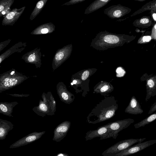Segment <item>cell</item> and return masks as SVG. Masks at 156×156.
Listing matches in <instances>:
<instances>
[{
	"mask_svg": "<svg viewBox=\"0 0 156 156\" xmlns=\"http://www.w3.org/2000/svg\"><path fill=\"white\" fill-rule=\"evenodd\" d=\"M140 80L142 81H146L145 101H147L151 97L156 95V75L154 74L148 75L146 73L141 77Z\"/></svg>",
	"mask_w": 156,
	"mask_h": 156,
	"instance_id": "6",
	"label": "cell"
},
{
	"mask_svg": "<svg viewBox=\"0 0 156 156\" xmlns=\"http://www.w3.org/2000/svg\"><path fill=\"white\" fill-rule=\"evenodd\" d=\"M96 69H88L84 70L82 71L81 78L83 80H86L90 76L96 71Z\"/></svg>",
	"mask_w": 156,
	"mask_h": 156,
	"instance_id": "21",
	"label": "cell"
},
{
	"mask_svg": "<svg viewBox=\"0 0 156 156\" xmlns=\"http://www.w3.org/2000/svg\"><path fill=\"white\" fill-rule=\"evenodd\" d=\"M151 37L150 36H144L143 38V40L144 41L148 42L151 40Z\"/></svg>",
	"mask_w": 156,
	"mask_h": 156,
	"instance_id": "30",
	"label": "cell"
},
{
	"mask_svg": "<svg viewBox=\"0 0 156 156\" xmlns=\"http://www.w3.org/2000/svg\"><path fill=\"white\" fill-rule=\"evenodd\" d=\"M134 122V119L128 118L109 122L106 125L110 131L111 137L115 139L120 131L127 128Z\"/></svg>",
	"mask_w": 156,
	"mask_h": 156,
	"instance_id": "5",
	"label": "cell"
},
{
	"mask_svg": "<svg viewBox=\"0 0 156 156\" xmlns=\"http://www.w3.org/2000/svg\"><path fill=\"white\" fill-rule=\"evenodd\" d=\"M27 46L26 42L20 41L16 43L0 55V64L5 59L15 53H21Z\"/></svg>",
	"mask_w": 156,
	"mask_h": 156,
	"instance_id": "12",
	"label": "cell"
},
{
	"mask_svg": "<svg viewBox=\"0 0 156 156\" xmlns=\"http://www.w3.org/2000/svg\"><path fill=\"white\" fill-rule=\"evenodd\" d=\"M38 108H39L41 111L44 112H47L48 110V107L47 105L43 102L39 104Z\"/></svg>",
	"mask_w": 156,
	"mask_h": 156,
	"instance_id": "25",
	"label": "cell"
},
{
	"mask_svg": "<svg viewBox=\"0 0 156 156\" xmlns=\"http://www.w3.org/2000/svg\"><path fill=\"white\" fill-rule=\"evenodd\" d=\"M72 50V45L70 44L64 46L56 51L52 60L53 70L59 67L70 57Z\"/></svg>",
	"mask_w": 156,
	"mask_h": 156,
	"instance_id": "4",
	"label": "cell"
},
{
	"mask_svg": "<svg viewBox=\"0 0 156 156\" xmlns=\"http://www.w3.org/2000/svg\"><path fill=\"white\" fill-rule=\"evenodd\" d=\"M156 110V101L152 105L148 112V114H151Z\"/></svg>",
	"mask_w": 156,
	"mask_h": 156,
	"instance_id": "27",
	"label": "cell"
},
{
	"mask_svg": "<svg viewBox=\"0 0 156 156\" xmlns=\"http://www.w3.org/2000/svg\"><path fill=\"white\" fill-rule=\"evenodd\" d=\"M25 8L26 7L24 6L20 9H13L8 14L3 17L2 25L13 26L22 15Z\"/></svg>",
	"mask_w": 156,
	"mask_h": 156,
	"instance_id": "10",
	"label": "cell"
},
{
	"mask_svg": "<svg viewBox=\"0 0 156 156\" xmlns=\"http://www.w3.org/2000/svg\"><path fill=\"white\" fill-rule=\"evenodd\" d=\"M146 139L145 138H131L120 141L106 149L102 153V155L103 156H114L134 144L143 142Z\"/></svg>",
	"mask_w": 156,
	"mask_h": 156,
	"instance_id": "3",
	"label": "cell"
},
{
	"mask_svg": "<svg viewBox=\"0 0 156 156\" xmlns=\"http://www.w3.org/2000/svg\"><path fill=\"white\" fill-rule=\"evenodd\" d=\"M55 27L52 23L41 24L37 27L30 33L33 35H40L50 34L55 30Z\"/></svg>",
	"mask_w": 156,
	"mask_h": 156,
	"instance_id": "15",
	"label": "cell"
},
{
	"mask_svg": "<svg viewBox=\"0 0 156 156\" xmlns=\"http://www.w3.org/2000/svg\"><path fill=\"white\" fill-rule=\"evenodd\" d=\"M118 107L114 96H105L90 114V117H93V121L90 123L96 124L109 119L115 116Z\"/></svg>",
	"mask_w": 156,
	"mask_h": 156,
	"instance_id": "1",
	"label": "cell"
},
{
	"mask_svg": "<svg viewBox=\"0 0 156 156\" xmlns=\"http://www.w3.org/2000/svg\"><path fill=\"white\" fill-rule=\"evenodd\" d=\"M54 156H69V155L66 153H59Z\"/></svg>",
	"mask_w": 156,
	"mask_h": 156,
	"instance_id": "31",
	"label": "cell"
},
{
	"mask_svg": "<svg viewBox=\"0 0 156 156\" xmlns=\"http://www.w3.org/2000/svg\"><path fill=\"white\" fill-rule=\"evenodd\" d=\"M60 95L63 100L66 101H69L70 100H71V97L72 96L71 94H70V93L66 90L62 91L60 93Z\"/></svg>",
	"mask_w": 156,
	"mask_h": 156,
	"instance_id": "22",
	"label": "cell"
},
{
	"mask_svg": "<svg viewBox=\"0 0 156 156\" xmlns=\"http://www.w3.org/2000/svg\"><path fill=\"white\" fill-rule=\"evenodd\" d=\"M11 40V39H8L5 41L0 42V52L9 44Z\"/></svg>",
	"mask_w": 156,
	"mask_h": 156,
	"instance_id": "23",
	"label": "cell"
},
{
	"mask_svg": "<svg viewBox=\"0 0 156 156\" xmlns=\"http://www.w3.org/2000/svg\"><path fill=\"white\" fill-rule=\"evenodd\" d=\"M14 0H0V17L5 16L11 11Z\"/></svg>",
	"mask_w": 156,
	"mask_h": 156,
	"instance_id": "17",
	"label": "cell"
},
{
	"mask_svg": "<svg viewBox=\"0 0 156 156\" xmlns=\"http://www.w3.org/2000/svg\"><path fill=\"white\" fill-rule=\"evenodd\" d=\"M156 143V140L138 142L135 145L131 146L114 156H127L140 151Z\"/></svg>",
	"mask_w": 156,
	"mask_h": 156,
	"instance_id": "7",
	"label": "cell"
},
{
	"mask_svg": "<svg viewBox=\"0 0 156 156\" xmlns=\"http://www.w3.org/2000/svg\"><path fill=\"white\" fill-rule=\"evenodd\" d=\"M113 15L115 17H120L122 16L121 12L120 10H115L113 12Z\"/></svg>",
	"mask_w": 156,
	"mask_h": 156,
	"instance_id": "28",
	"label": "cell"
},
{
	"mask_svg": "<svg viewBox=\"0 0 156 156\" xmlns=\"http://www.w3.org/2000/svg\"><path fill=\"white\" fill-rule=\"evenodd\" d=\"M48 1V0H41L37 2L30 14V20H33L39 14L45 5Z\"/></svg>",
	"mask_w": 156,
	"mask_h": 156,
	"instance_id": "18",
	"label": "cell"
},
{
	"mask_svg": "<svg viewBox=\"0 0 156 156\" xmlns=\"http://www.w3.org/2000/svg\"><path fill=\"white\" fill-rule=\"evenodd\" d=\"M153 17L155 20H156V14L155 13H154L153 15Z\"/></svg>",
	"mask_w": 156,
	"mask_h": 156,
	"instance_id": "32",
	"label": "cell"
},
{
	"mask_svg": "<svg viewBox=\"0 0 156 156\" xmlns=\"http://www.w3.org/2000/svg\"><path fill=\"white\" fill-rule=\"evenodd\" d=\"M18 104V103L16 101L0 102V113L9 117H13L12 115L13 108Z\"/></svg>",
	"mask_w": 156,
	"mask_h": 156,
	"instance_id": "16",
	"label": "cell"
},
{
	"mask_svg": "<svg viewBox=\"0 0 156 156\" xmlns=\"http://www.w3.org/2000/svg\"><path fill=\"white\" fill-rule=\"evenodd\" d=\"M156 119V113L147 117L142 120L139 122L134 125L135 129L138 128L140 127L144 126L146 125L149 124L154 121Z\"/></svg>",
	"mask_w": 156,
	"mask_h": 156,
	"instance_id": "19",
	"label": "cell"
},
{
	"mask_svg": "<svg viewBox=\"0 0 156 156\" xmlns=\"http://www.w3.org/2000/svg\"><path fill=\"white\" fill-rule=\"evenodd\" d=\"M7 94L10 95L11 96L16 97H27L29 95V94Z\"/></svg>",
	"mask_w": 156,
	"mask_h": 156,
	"instance_id": "26",
	"label": "cell"
},
{
	"mask_svg": "<svg viewBox=\"0 0 156 156\" xmlns=\"http://www.w3.org/2000/svg\"><path fill=\"white\" fill-rule=\"evenodd\" d=\"M140 22L142 24H146L149 22V20L147 18H144L141 19L140 20Z\"/></svg>",
	"mask_w": 156,
	"mask_h": 156,
	"instance_id": "29",
	"label": "cell"
},
{
	"mask_svg": "<svg viewBox=\"0 0 156 156\" xmlns=\"http://www.w3.org/2000/svg\"><path fill=\"white\" fill-rule=\"evenodd\" d=\"M70 122L66 121L57 126L54 130V135L52 140L59 142L62 140L67 134L70 128Z\"/></svg>",
	"mask_w": 156,
	"mask_h": 156,
	"instance_id": "11",
	"label": "cell"
},
{
	"mask_svg": "<svg viewBox=\"0 0 156 156\" xmlns=\"http://www.w3.org/2000/svg\"><path fill=\"white\" fill-rule=\"evenodd\" d=\"M85 0H71L62 5H74L84 1Z\"/></svg>",
	"mask_w": 156,
	"mask_h": 156,
	"instance_id": "24",
	"label": "cell"
},
{
	"mask_svg": "<svg viewBox=\"0 0 156 156\" xmlns=\"http://www.w3.org/2000/svg\"><path fill=\"white\" fill-rule=\"evenodd\" d=\"M97 137H100V140L111 137L110 131L106 125L99 127L96 129L88 131L86 133L85 138L86 141H87Z\"/></svg>",
	"mask_w": 156,
	"mask_h": 156,
	"instance_id": "9",
	"label": "cell"
},
{
	"mask_svg": "<svg viewBox=\"0 0 156 156\" xmlns=\"http://www.w3.org/2000/svg\"><path fill=\"white\" fill-rule=\"evenodd\" d=\"M141 105L136 98L133 96L131 98L130 101L127 107L126 108L125 112L133 115L141 114L143 112Z\"/></svg>",
	"mask_w": 156,
	"mask_h": 156,
	"instance_id": "13",
	"label": "cell"
},
{
	"mask_svg": "<svg viewBox=\"0 0 156 156\" xmlns=\"http://www.w3.org/2000/svg\"><path fill=\"white\" fill-rule=\"evenodd\" d=\"M28 77L14 69L0 74V93L20 84Z\"/></svg>",
	"mask_w": 156,
	"mask_h": 156,
	"instance_id": "2",
	"label": "cell"
},
{
	"mask_svg": "<svg viewBox=\"0 0 156 156\" xmlns=\"http://www.w3.org/2000/svg\"><path fill=\"white\" fill-rule=\"evenodd\" d=\"M94 93L101 95L108 94L112 92L114 89L113 85L110 83L101 81L97 83L94 88Z\"/></svg>",
	"mask_w": 156,
	"mask_h": 156,
	"instance_id": "14",
	"label": "cell"
},
{
	"mask_svg": "<svg viewBox=\"0 0 156 156\" xmlns=\"http://www.w3.org/2000/svg\"><path fill=\"white\" fill-rule=\"evenodd\" d=\"M105 41L107 43L115 44L119 41V38L116 36L112 35H108L105 36L104 37Z\"/></svg>",
	"mask_w": 156,
	"mask_h": 156,
	"instance_id": "20",
	"label": "cell"
},
{
	"mask_svg": "<svg viewBox=\"0 0 156 156\" xmlns=\"http://www.w3.org/2000/svg\"><path fill=\"white\" fill-rule=\"evenodd\" d=\"M40 50V48H37L23 55L21 58L27 63L34 64L36 68H40L41 64Z\"/></svg>",
	"mask_w": 156,
	"mask_h": 156,
	"instance_id": "8",
	"label": "cell"
}]
</instances>
